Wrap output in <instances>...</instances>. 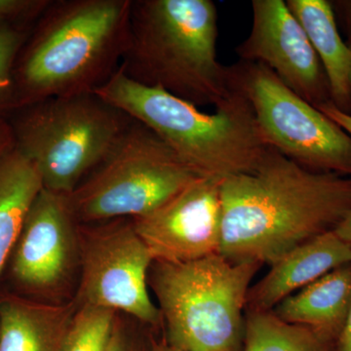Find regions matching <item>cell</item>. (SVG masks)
<instances>
[{
	"instance_id": "obj_2",
	"label": "cell",
	"mask_w": 351,
	"mask_h": 351,
	"mask_svg": "<svg viewBox=\"0 0 351 351\" xmlns=\"http://www.w3.org/2000/svg\"><path fill=\"white\" fill-rule=\"evenodd\" d=\"M218 10L212 0H132L119 71L196 107L232 97L230 66L217 58Z\"/></svg>"
},
{
	"instance_id": "obj_26",
	"label": "cell",
	"mask_w": 351,
	"mask_h": 351,
	"mask_svg": "<svg viewBox=\"0 0 351 351\" xmlns=\"http://www.w3.org/2000/svg\"><path fill=\"white\" fill-rule=\"evenodd\" d=\"M336 343L337 351H351V306L345 328Z\"/></svg>"
},
{
	"instance_id": "obj_12",
	"label": "cell",
	"mask_w": 351,
	"mask_h": 351,
	"mask_svg": "<svg viewBox=\"0 0 351 351\" xmlns=\"http://www.w3.org/2000/svg\"><path fill=\"white\" fill-rule=\"evenodd\" d=\"M252 11L250 34L235 48L240 61L265 64L313 107L332 103L319 58L286 1L254 0Z\"/></svg>"
},
{
	"instance_id": "obj_21",
	"label": "cell",
	"mask_w": 351,
	"mask_h": 351,
	"mask_svg": "<svg viewBox=\"0 0 351 351\" xmlns=\"http://www.w3.org/2000/svg\"><path fill=\"white\" fill-rule=\"evenodd\" d=\"M126 319L121 313H117L107 351H152V346L149 350L145 346L140 334Z\"/></svg>"
},
{
	"instance_id": "obj_18",
	"label": "cell",
	"mask_w": 351,
	"mask_h": 351,
	"mask_svg": "<svg viewBox=\"0 0 351 351\" xmlns=\"http://www.w3.org/2000/svg\"><path fill=\"white\" fill-rule=\"evenodd\" d=\"M244 351H328L330 341L308 327L289 324L272 311H248Z\"/></svg>"
},
{
	"instance_id": "obj_19",
	"label": "cell",
	"mask_w": 351,
	"mask_h": 351,
	"mask_svg": "<svg viewBox=\"0 0 351 351\" xmlns=\"http://www.w3.org/2000/svg\"><path fill=\"white\" fill-rule=\"evenodd\" d=\"M117 316L110 309L78 306L62 351H107Z\"/></svg>"
},
{
	"instance_id": "obj_24",
	"label": "cell",
	"mask_w": 351,
	"mask_h": 351,
	"mask_svg": "<svg viewBox=\"0 0 351 351\" xmlns=\"http://www.w3.org/2000/svg\"><path fill=\"white\" fill-rule=\"evenodd\" d=\"M332 10L335 14H338L339 20L345 27L348 44L351 47V0H338L331 2Z\"/></svg>"
},
{
	"instance_id": "obj_7",
	"label": "cell",
	"mask_w": 351,
	"mask_h": 351,
	"mask_svg": "<svg viewBox=\"0 0 351 351\" xmlns=\"http://www.w3.org/2000/svg\"><path fill=\"white\" fill-rule=\"evenodd\" d=\"M156 134L132 119L105 158L68 196L82 225L135 219L197 179Z\"/></svg>"
},
{
	"instance_id": "obj_14",
	"label": "cell",
	"mask_w": 351,
	"mask_h": 351,
	"mask_svg": "<svg viewBox=\"0 0 351 351\" xmlns=\"http://www.w3.org/2000/svg\"><path fill=\"white\" fill-rule=\"evenodd\" d=\"M78 306L32 301L18 295L0 300V351H62Z\"/></svg>"
},
{
	"instance_id": "obj_22",
	"label": "cell",
	"mask_w": 351,
	"mask_h": 351,
	"mask_svg": "<svg viewBox=\"0 0 351 351\" xmlns=\"http://www.w3.org/2000/svg\"><path fill=\"white\" fill-rule=\"evenodd\" d=\"M51 2L48 0H0V27H9L7 24L9 20H16L19 17L43 16Z\"/></svg>"
},
{
	"instance_id": "obj_5",
	"label": "cell",
	"mask_w": 351,
	"mask_h": 351,
	"mask_svg": "<svg viewBox=\"0 0 351 351\" xmlns=\"http://www.w3.org/2000/svg\"><path fill=\"white\" fill-rule=\"evenodd\" d=\"M258 263H232L221 254L186 263L154 261L156 295L166 343L181 351H237L243 311Z\"/></svg>"
},
{
	"instance_id": "obj_16",
	"label": "cell",
	"mask_w": 351,
	"mask_h": 351,
	"mask_svg": "<svg viewBox=\"0 0 351 351\" xmlns=\"http://www.w3.org/2000/svg\"><path fill=\"white\" fill-rule=\"evenodd\" d=\"M286 3L301 23L319 58L329 82L332 105L351 114V48L339 34L331 2L287 0Z\"/></svg>"
},
{
	"instance_id": "obj_27",
	"label": "cell",
	"mask_w": 351,
	"mask_h": 351,
	"mask_svg": "<svg viewBox=\"0 0 351 351\" xmlns=\"http://www.w3.org/2000/svg\"><path fill=\"white\" fill-rule=\"evenodd\" d=\"M334 232L337 233L339 239L345 240V241L351 244V212L346 217V219L337 226Z\"/></svg>"
},
{
	"instance_id": "obj_1",
	"label": "cell",
	"mask_w": 351,
	"mask_h": 351,
	"mask_svg": "<svg viewBox=\"0 0 351 351\" xmlns=\"http://www.w3.org/2000/svg\"><path fill=\"white\" fill-rule=\"evenodd\" d=\"M219 254L271 265L351 212V177L302 167L269 147L257 169L221 181Z\"/></svg>"
},
{
	"instance_id": "obj_4",
	"label": "cell",
	"mask_w": 351,
	"mask_h": 351,
	"mask_svg": "<svg viewBox=\"0 0 351 351\" xmlns=\"http://www.w3.org/2000/svg\"><path fill=\"white\" fill-rule=\"evenodd\" d=\"M132 0H58L19 68L21 104L94 93L119 69Z\"/></svg>"
},
{
	"instance_id": "obj_20",
	"label": "cell",
	"mask_w": 351,
	"mask_h": 351,
	"mask_svg": "<svg viewBox=\"0 0 351 351\" xmlns=\"http://www.w3.org/2000/svg\"><path fill=\"white\" fill-rule=\"evenodd\" d=\"M22 43V32L14 27H0V108L18 101L13 66Z\"/></svg>"
},
{
	"instance_id": "obj_11",
	"label": "cell",
	"mask_w": 351,
	"mask_h": 351,
	"mask_svg": "<svg viewBox=\"0 0 351 351\" xmlns=\"http://www.w3.org/2000/svg\"><path fill=\"white\" fill-rule=\"evenodd\" d=\"M221 181L198 177L154 211L131 219L154 261L186 263L219 254Z\"/></svg>"
},
{
	"instance_id": "obj_9",
	"label": "cell",
	"mask_w": 351,
	"mask_h": 351,
	"mask_svg": "<svg viewBox=\"0 0 351 351\" xmlns=\"http://www.w3.org/2000/svg\"><path fill=\"white\" fill-rule=\"evenodd\" d=\"M80 239L77 306L110 309L152 328L162 325L149 293L154 258L131 219L80 223Z\"/></svg>"
},
{
	"instance_id": "obj_10",
	"label": "cell",
	"mask_w": 351,
	"mask_h": 351,
	"mask_svg": "<svg viewBox=\"0 0 351 351\" xmlns=\"http://www.w3.org/2000/svg\"><path fill=\"white\" fill-rule=\"evenodd\" d=\"M80 226L68 196L41 189L10 257L16 284L41 302L71 301L69 295L80 279Z\"/></svg>"
},
{
	"instance_id": "obj_15",
	"label": "cell",
	"mask_w": 351,
	"mask_h": 351,
	"mask_svg": "<svg viewBox=\"0 0 351 351\" xmlns=\"http://www.w3.org/2000/svg\"><path fill=\"white\" fill-rule=\"evenodd\" d=\"M350 306L351 263H348L289 295L272 313L289 324L311 328L332 343L343 332Z\"/></svg>"
},
{
	"instance_id": "obj_23",
	"label": "cell",
	"mask_w": 351,
	"mask_h": 351,
	"mask_svg": "<svg viewBox=\"0 0 351 351\" xmlns=\"http://www.w3.org/2000/svg\"><path fill=\"white\" fill-rule=\"evenodd\" d=\"M317 108L335 123L341 127L351 137V114L341 112L332 103L325 104Z\"/></svg>"
},
{
	"instance_id": "obj_28",
	"label": "cell",
	"mask_w": 351,
	"mask_h": 351,
	"mask_svg": "<svg viewBox=\"0 0 351 351\" xmlns=\"http://www.w3.org/2000/svg\"><path fill=\"white\" fill-rule=\"evenodd\" d=\"M152 351H181L177 350V348H173L170 345L166 343V341H161V343H156L152 341Z\"/></svg>"
},
{
	"instance_id": "obj_6",
	"label": "cell",
	"mask_w": 351,
	"mask_h": 351,
	"mask_svg": "<svg viewBox=\"0 0 351 351\" xmlns=\"http://www.w3.org/2000/svg\"><path fill=\"white\" fill-rule=\"evenodd\" d=\"M13 129L15 147L43 189L69 196L105 158L132 119L95 93L32 104Z\"/></svg>"
},
{
	"instance_id": "obj_8",
	"label": "cell",
	"mask_w": 351,
	"mask_h": 351,
	"mask_svg": "<svg viewBox=\"0 0 351 351\" xmlns=\"http://www.w3.org/2000/svg\"><path fill=\"white\" fill-rule=\"evenodd\" d=\"M230 68L265 144L307 169L351 177V137L341 127L265 64L239 61Z\"/></svg>"
},
{
	"instance_id": "obj_17",
	"label": "cell",
	"mask_w": 351,
	"mask_h": 351,
	"mask_svg": "<svg viewBox=\"0 0 351 351\" xmlns=\"http://www.w3.org/2000/svg\"><path fill=\"white\" fill-rule=\"evenodd\" d=\"M43 189L34 164L17 147L0 158V272L12 255L27 211Z\"/></svg>"
},
{
	"instance_id": "obj_25",
	"label": "cell",
	"mask_w": 351,
	"mask_h": 351,
	"mask_svg": "<svg viewBox=\"0 0 351 351\" xmlns=\"http://www.w3.org/2000/svg\"><path fill=\"white\" fill-rule=\"evenodd\" d=\"M15 147L12 127L0 119V158Z\"/></svg>"
},
{
	"instance_id": "obj_29",
	"label": "cell",
	"mask_w": 351,
	"mask_h": 351,
	"mask_svg": "<svg viewBox=\"0 0 351 351\" xmlns=\"http://www.w3.org/2000/svg\"><path fill=\"white\" fill-rule=\"evenodd\" d=\"M351 48V47H350Z\"/></svg>"
},
{
	"instance_id": "obj_13",
	"label": "cell",
	"mask_w": 351,
	"mask_h": 351,
	"mask_svg": "<svg viewBox=\"0 0 351 351\" xmlns=\"http://www.w3.org/2000/svg\"><path fill=\"white\" fill-rule=\"evenodd\" d=\"M351 263V244L332 230L309 240L270 265L269 271L247 297L248 311H272L284 299L325 276Z\"/></svg>"
},
{
	"instance_id": "obj_3",
	"label": "cell",
	"mask_w": 351,
	"mask_h": 351,
	"mask_svg": "<svg viewBox=\"0 0 351 351\" xmlns=\"http://www.w3.org/2000/svg\"><path fill=\"white\" fill-rule=\"evenodd\" d=\"M232 86V97L213 113L158 88L138 84L119 69L94 93L151 129L200 177L225 180L257 169L270 147L263 142L250 104Z\"/></svg>"
}]
</instances>
